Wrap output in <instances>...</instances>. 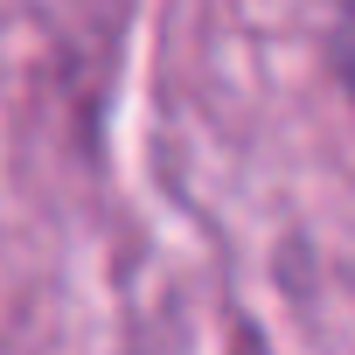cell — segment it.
I'll return each mask as SVG.
<instances>
[{
    "label": "cell",
    "mask_w": 355,
    "mask_h": 355,
    "mask_svg": "<svg viewBox=\"0 0 355 355\" xmlns=\"http://www.w3.org/2000/svg\"><path fill=\"white\" fill-rule=\"evenodd\" d=\"M334 56H341V77H348V91H355V8H348V21H341V35H334Z\"/></svg>",
    "instance_id": "1"
}]
</instances>
